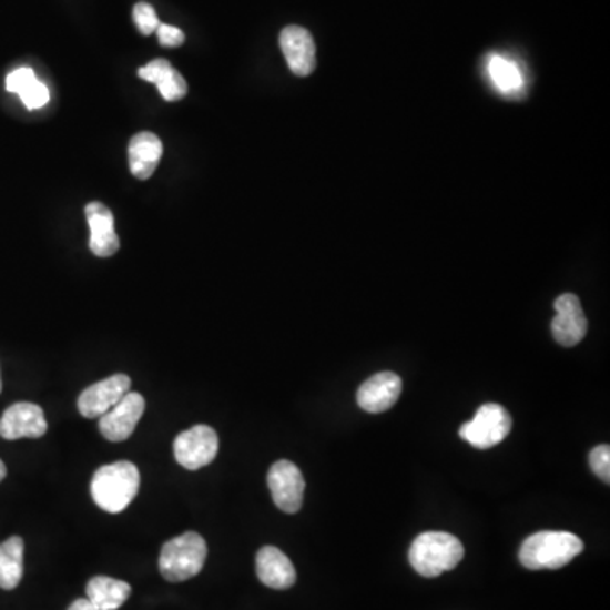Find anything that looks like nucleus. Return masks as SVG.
<instances>
[{"label": "nucleus", "mask_w": 610, "mask_h": 610, "mask_svg": "<svg viewBox=\"0 0 610 610\" xmlns=\"http://www.w3.org/2000/svg\"><path fill=\"white\" fill-rule=\"evenodd\" d=\"M141 475L131 461L104 465L99 468L90 484L94 502L109 514L126 510L140 492Z\"/></svg>", "instance_id": "1"}, {"label": "nucleus", "mask_w": 610, "mask_h": 610, "mask_svg": "<svg viewBox=\"0 0 610 610\" xmlns=\"http://www.w3.org/2000/svg\"><path fill=\"white\" fill-rule=\"evenodd\" d=\"M583 551V541L573 532L541 531L522 542L519 560L529 570H558Z\"/></svg>", "instance_id": "2"}, {"label": "nucleus", "mask_w": 610, "mask_h": 610, "mask_svg": "<svg viewBox=\"0 0 610 610\" xmlns=\"http://www.w3.org/2000/svg\"><path fill=\"white\" fill-rule=\"evenodd\" d=\"M465 557L460 539L448 532H423L410 546L409 561L423 577L435 578L453 570Z\"/></svg>", "instance_id": "3"}, {"label": "nucleus", "mask_w": 610, "mask_h": 610, "mask_svg": "<svg viewBox=\"0 0 610 610\" xmlns=\"http://www.w3.org/2000/svg\"><path fill=\"white\" fill-rule=\"evenodd\" d=\"M207 560V542L199 532L189 531L163 545L160 573L169 582L179 583L197 577Z\"/></svg>", "instance_id": "4"}, {"label": "nucleus", "mask_w": 610, "mask_h": 610, "mask_svg": "<svg viewBox=\"0 0 610 610\" xmlns=\"http://www.w3.org/2000/svg\"><path fill=\"white\" fill-rule=\"evenodd\" d=\"M512 419L506 407L499 404H485L475 414L474 419L461 426V439L478 449L494 448L509 436Z\"/></svg>", "instance_id": "5"}, {"label": "nucleus", "mask_w": 610, "mask_h": 610, "mask_svg": "<svg viewBox=\"0 0 610 610\" xmlns=\"http://www.w3.org/2000/svg\"><path fill=\"white\" fill-rule=\"evenodd\" d=\"M220 451V438L211 426L197 424L187 431L180 433L173 443L175 460L185 470H201L216 460Z\"/></svg>", "instance_id": "6"}, {"label": "nucleus", "mask_w": 610, "mask_h": 610, "mask_svg": "<svg viewBox=\"0 0 610 610\" xmlns=\"http://www.w3.org/2000/svg\"><path fill=\"white\" fill-rule=\"evenodd\" d=\"M144 397L138 392H128L111 410L99 417V429L109 441L121 443L131 438L144 414Z\"/></svg>", "instance_id": "7"}, {"label": "nucleus", "mask_w": 610, "mask_h": 610, "mask_svg": "<svg viewBox=\"0 0 610 610\" xmlns=\"http://www.w3.org/2000/svg\"><path fill=\"white\" fill-rule=\"evenodd\" d=\"M268 488L273 502L287 514L301 510L304 502L305 480L297 465L288 460L273 464L268 471Z\"/></svg>", "instance_id": "8"}, {"label": "nucleus", "mask_w": 610, "mask_h": 610, "mask_svg": "<svg viewBox=\"0 0 610 610\" xmlns=\"http://www.w3.org/2000/svg\"><path fill=\"white\" fill-rule=\"evenodd\" d=\"M131 390V378L128 375H112L105 380L90 385L80 394L79 413L87 419H99L111 410L119 400Z\"/></svg>", "instance_id": "9"}, {"label": "nucleus", "mask_w": 610, "mask_h": 610, "mask_svg": "<svg viewBox=\"0 0 610 610\" xmlns=\"http://www.w3.org/2000/svg\"><path fill=\"white\" fill-rule=\"evenodd\" d=\"M47 417L37 404H12L0 417V438L8 441L22 438L38 439L47 435Z\"/></svg>", "instance_id": "10"}, {"label": "nucleus", "mask_w": 610, "mask_h": 610, "mask_svg": "<svg viewBox=\"0 0 610 610\" xmlns=\"http://www.w3.org/2000/svg\"><path fill=\"white\" fill-rule=\"evenodd\" d=\"M555 311H557V316L551 323V333H553L558 345L571 348V346L582 343L587 331H589V323L583 314L580 298L573 294L560 295L555 302Z\"/></svg>", "instance_id": "11"}, {"label": "nucleus", "mask_w": 610, "mask_h": 610, "mask_svg": "<svg viewBox=\"0 0 610 610\" xmlns=\"http://www.w3.org/2000/svg\"><path fill=\"white\" fill-rule=\"evenodd\" d=\"M281 48L295 75L309 77L316 70V44L307 29L287 26L281 33Z\"/></svg>", "instance_id": "12"}, {"label": "nucleus", "mask_w": 610, "mask_h": 610, "mask_svg": "<svg viewBox=\"0 0 610 610\" xmlns=\"http://www.w3.org/2000/svg\"><path fill=\"white\" fill-rule=\"evenodd\" d=\"M400 394H403V380L399 375L382 372L368 378L359 387L356 400L366 413L380 414L392 409L399 400Z\"/></svg>", "instance_id": "13"}, {"label": "nucleus", "mask_w": 610, "mask_h": 610, "mask_svg": "<svg viewBox=\"0 0 610 610\" xmlns=\"http://www.w3.org/2000/svg\"><path fill=\"white\" fill-rule=\"evenodd\" d=\"M87 221L90 227V252L101 258L115 255L121 246L114 230V214L102 202H90L85 207Z\"/></svg>", "instance_id": "14"}, {"label": "nucleus", "mask_w": 610, "mask_h": 610, "mask_svg": "<svg viewBox=\"0 0 610 610\" xmlns=\"http://www.w3.org/2000/svg\"><path fill=\"white\" fill-rule=\"evenodd\" d=\"M256 575L263 586L275 590H287L297 580L294 565L287 555L275 546H265L256 555Z\"/></svg>", "instance_id": "15"}, {"label": "nucleus", "mask_w": 610, "mask_h": 610, "mask_svg": "<svg viewBox=\"0 0 610 610\" xmlns=\"http://www.w3.org/2000/svg\"><path fill=\"white\" fill-rule=\"evenodd\" d=\"M138 75L144 82L155 83L165 101H182L187 95V82L173 69L172 63L163 58L150 61L146 67L138 70Z\"/></svg>", "instance_id": "16"}, {"label": "nucleus", "mask_w": 610, "mask_h": 610, "mask_svg": "<svg viewBox=\"0 0 610 610\" xmlns=\"http://www.w3.org/2000/svg\"><path fill=\"white\" fill-rule=\"evenodd\" d=\"M163 155V144L153 133L134 134L130 141V169L136 179L148 180L155 173Z\"/></svg>", "instance_id": "17"}, {"label": "nucleus", "mask_w": 610, "mask_h": 610, "mask_svg": "<svg viewBox=\"0 0 610 610\" xmlns=\"http://www.w3.org/2000/svg\"><path fill=\"white\" fill-rule=\"evenodd\" d=\"M6 89L12 94H18L29 111L44 108L50 102V90L38 80L37 73L28 67L9 73L6 80Z\"/></svg>", "instance_id": "18"}, {"label": "nucleus", "mask_w": 610, "mask_h": 610, "mask_svg": "<svg viewBox=\"0 0 610 610\" xmlns=\"http://www.w3.org/2000/svg\"><path fill=\"white\" fill-rule=\"evenodd\" d=\"M131 596V586L111 577L90 578L87 600L98 610H118Z\"/></svg>", "instance_id": "19"}, {"label": "nucleus", "mask_w": 610, "mask_h": 610, "mask_svg": "<svg viewBox=\"0 0 610 610\" xmlns=\"http://www.w3.org/2000/svg\"><path fill=\"white\" fill-rule=\"evenodd\" d=\"M24 573V541L11 536L0 542V589L14 590Z\"/></svg>", "instance_id": "20"}, {"label": "nucleus", "mask_w": 610, "mask_h": 610, "mask_svg": "<svg viewBox=\"0 0 610 610\" xmlns=\"http://www.w3.org/2000/svg\"><path fill=\"white\" fill-rule=\"evenodd\" d=\"M488 72H490V77H492L497 89L504 92V94H510V92L521 90V72L517 69L516 63L507 60V58L494 54L490 61H488Z\"/></svg>", "instance_id": "21"}, {"label": "nucleus", "mask_w": 610, "mask_h": 610, "mask_svg": "<svg viewBox=\"0 0 610 610\" xmlns=\"http://www.w3.org/2000/svg\"><path fill=\"white\" fill-rule=\"evenodd\" d=\"M133 18L134 22H136V28L140 29V33L144 34V37L156 33V29L162 24L155 9H153V6L148 4V2H138L134 6Z\"/></svg>", "instance_id": "22"}, {"label": "nucleus", "mask_w": 610, "mask_h": 610, "mask_svg": "<svg viewBox=\"0 0 610 610\" xmlns=\"http://www.w3.org/2000/svg\"><path fill=\"white\" fill-rule=\"evenodd\" d=\"M590 467L600 480L610 484V448L607 445L597 446L590 453Z\"/></svg>", "instance_id": "23"}, {"label": "nucleus", "mask_w": 610, "mask_h": 610, "mask_svg": "<svg viewBox=\"0 0 610 610\" xmlns=\"http://www.w3.org/2000/svg\"><path fill=\"white\" fill-rule=\"evenodd\" d=\"M156 34H159L160 44L165 48L182 47L185 41L182 29L175 28V26L160 24Z\"/></svg>", "instance_id": "24"}, {"label": "nucleus", "mask_w": 610, "mask_h": 610, "mask_svg": "<svg viewBox=\"0 0 610 610\" xmlns=\"http://www.w3.org/2000/svg\"><path fill=\"white\" fill-rule=\"evenodd\" d=\"M69 610H98L87 599H79L69 607Z\"/></svg>", "instance_id": "25"}, {"label": "nucleus", "mask_w": 610, "mask_h": 610, "mask_svg": "<svg viewBox=\"0 0 610 610\" xmlns=\"http://www.w3.org/2000/svg\"><path fill=\"white\" fill-rule=\"evenodd\" d=\"M8 475V468H6L4 461L0 460V481L4 480Z\"/></svg>", "instance_id": "26"}, {"label": "nucleus", "mask_w": 610, "mask_h": 610, "mask_svg": "<svg viewBox=\"0 0 610 610\" xmlns=\"http://www.w3.org/2000/svg\"><path fill=\"white\" fill-rule=\"evenodd\" d=\"M0 392H2V380H0Z\"/></svg>", "instance_id": "27"}]
</instances>
